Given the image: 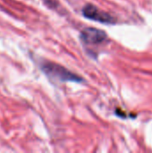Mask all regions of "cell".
<instances>
[{
    "label": "cell",
    "instance_id": "6da1fadb",
    "mask_svg": "<svg viewBox=\"0 0 152 153\" xmlns=\"http://www.w3.org/2000/svg\"><path fill=\"white\" fill-rule=\"evenodd\" d=\"M42 70L44 73L52 78H55L59 81L66 82V81H73V82H79L81 78L74 74L71 73L66 68L54 64V63H45L42 65Z\"/></svg>",
    "mask_w": 152,
    "mask_h": 153
},
{
    "label": "cell",
    "instance_id": "7a4b0ae2",
    "mask_svg": "<svg viewBox=\"0 0 152 153\" xmlns=\"http://www.w3.org/2000/svg\"><path fill=\"white\" fill-rule=\"evenodd\" d=\"M82 14L92 21L103 22V23H113L115 22L114 18L108 13L99 10L98 7L92 4H86L82 9Z\"/></svg>",
    "mask_w": 152,
    "mask_h": 153
},
{
    "label": "cell",
    "instance_id": "3957f363",
    "mask_svg": "<svg viewBox=\"0 0 152 153\" xmlns=\"http://www.w3.org/2000/svg\"><path fill=\"white\" fill-rule=\"evenodd\" d=\"M105 31L96 28H87L81 33V39L85 44H99L107 39Z\"/></svg>",
    "mask_w": 152,
    "mask_h": 153
}]
</instances>
